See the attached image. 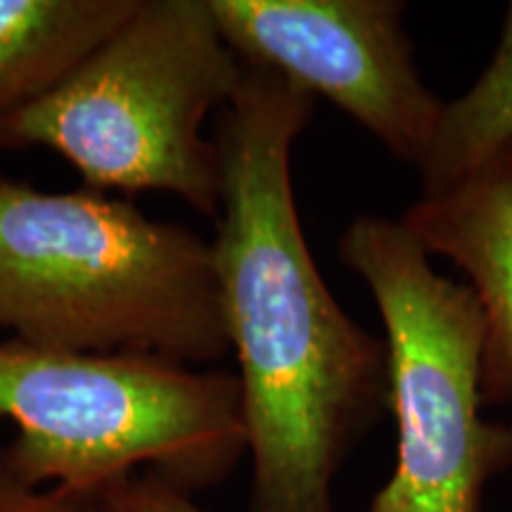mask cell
I'll list each match as a JSON object with an SVG mask.
<instances>
[{
	"mask_svg": "<svg viewBox=\"0 0 512 512\" xmlns=\"http://www.w3.org/2000/svg\"><path fill=\"white\" fill-rule=\"evenodd\" d=\"M313 110V95L247 67L216 117L221 209L211 249L238 361L249 512H335L339 470L387 408L384 339L337 304L294 200L292 150Z\"/></svg>",
	"mask_w": 512,
	"mask_h": 512,
	"instance_id": "6da1fadb",
	"label": "cell"
},
{
	"mask_svg": "<svg viewBox=\"0 0 512 512\" xmlns=\"http://www.w3.org/2000/svg\"><path fill=\"white\" fill-rule=\"evenodd\" d=\"M0 328L41 347L181 366L230 354L209 240L107 192L5 176Z\"/></svg>",
	"mask_w": 512,
	"mask_h": 512,
	"instance_id": "7a4b0ae2",
	"label": "cell"
},
{
	"mask_svg": "<svg viewBox=\"0 0 512 512\" xmlns=\"http://www.w3.org/2000/svg\"><path fill=\"white\" fill-rule=\"evenodd\" d=\"M245 62L209 0H138L110 36L0 121V147H48L100 192H169L219 219L221 159L204 136Z\"/></svg>",
	"mask_w": 512,
	"mask_h": 512,
	"instance_id": "3957f363",
	"label": "cell"
},
{
	"mask_svg": "<svg viewBox=\"0 0 512 512\" xmlns=\"http://www.w3.org/2000/svg\"><path fill=\"white\" fill-rule=\"evenodd\" d=\"M0 418L24 482L95 496L138 475L195 496L247 456L240 384L228 370L162 358L0 344Z\"/></svg>",
	"mask_w": 512,
	"mask_h": 512,
	"instance_id": "277c9868",
	"label": "cell"
},
{
	"mask_svg": "<svg viewBox=\"0 0 512 512\" xmlns=\"http://www.w3.org/2000/svg\"><path fill=\"white\" fill-rule=\"evenodd\" d=\"M337 252L368 285L387 347L396 460L370 512H482L486 484L512 465V425L482 418L486 328L475 294L434 271L399 219L356 216Z\"/></svg>",
	"mask_w": 512,
	"mask_h": 512,
	"instance_id": "5b68a950",
	"label": "cell"
},
{
	"mask_svg": "<svg viewBox=\"0 0 512 512\" xmlns=\"http://www.w3.org/2000/svg\"><path fill=\"white\" fill-rule=\"evenodd\" d=\"M247 67L325 98L418 169L444 102L422 79L399 0H209Z\"/></svg>",
	"mask_w": 512,
	"mask_h": 512,
	"instance_id": "8992f818",
	"label": "cell"
},
{
	"mask_svg": "<svg viewBox=\"0 0 512 512\" xmlns=\"http://www.w3.org/2000/svg\"><path fill=\"white\" fill-rule=\"evenodd\" d=\"M399 221L427 254L467 275L486 328L484 403H512V143L420 190Z\"/></svg>",
	"mask_w": 512,
	"mask_h": 512,
	"instance_id": "52a82bcc",
	"label": "cell"
},
{
	"mask_svg": "<svg viewBox=\"0 0 512 512\" xmlns=\"http://www.w3.org/2000/svg\"><path fill=\"white\" fill-rule=\"evenodd\" d=\"M138 0H0V121L62 79Z\"/></svg>",
	"mask_w": 512,
	"mask_h": 512,
	"instance_id": "ba28073f",
	"label": "cell"
},
{
	"mask_svg": "<svg viewBox=\"0 0 512 512\" xmlns=\"http://www.w3.org/2000/svg\"><path fill=\"white\" fill-rule=\"evenodd\" d=\"M508 143H512V3L505 10L489 64L465 93L444 102L430 152L415 169L420 190L451 183Z\"/></svg>",
	"mask_w": 512,
	"mask_h": 512,
	"instance_id": "9c48e42d",
	"label": "cell"
},
{
	"mask_svg": "<svg viewBox=\"0 0 512 512\" xmlns=\"http://www.w3.org/2000/svg\"><path fill=\"white\" fill-rule=\"evenodd\" d=\"M91 505L93 512H209L188 491L152 472H138L112 484L91 496Z\"/></svg>",
	"mask_w": 512,
	"mask_h": 512,
	"instance_id": "30bf717a",
	"label": "cell"
},
{
	"mask_svg": "<svg viewBox=\"0 0 512 512\" xmlns=\"http://www.w3.org/2000/svg\"><path fill=\"white\" fill-rule=\"evenodd\" d=\"M0 512H93L91 496H76L62 489H43L24 482L0 441Z\"/></svg>",
	"mask_w": 512,
	"mask_h": 512,
	"instance_id": "8fae6325",
	"label": "cell"
}]
</instances>
